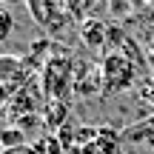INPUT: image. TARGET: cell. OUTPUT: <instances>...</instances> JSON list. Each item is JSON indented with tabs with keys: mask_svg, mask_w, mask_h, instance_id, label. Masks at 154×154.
Returning <instances> with one entry per match:
<instances>
[{
	"mask_svg": "<svg viewBox=\"0 0 154 154\" xmlns=\"http://www.w3.org/2000/svg\"><path fill=\"white\" fill-rule=\"evenodd\" d=\"M100 86L106 94H120L137 83V63L123 51H109L100 60Z\"/></svg>",
	"mask_w": 154,
	"mask_h": 154,
	"instance_id": "cell-1",
	"label": "cell"
},
{
	"mask_svg": "<svg viewBox=\"0 0 154 154\" xmlns=\"http://www.w3.org/2000/svg\"><path fill=\"white\" fill-rule=\"evenodd\" d=\"M43 88H46V97H51V100H63L69 94V88L74 91V66H72V57L69 54L46 60Z\"/></svg>",
	"mask_w": 154,
	"mask_h": 154,
	"instance_id": "cell-2",
	"label": "cell"
},
{
	"mask_svg": "<svg viewBox=\"0 0 154 154\" xmlns=\"http://www.w3.org/2000/svg\"><path fill=\"white\" fill-rule=\"evenodd\" d=\"M29 11H32L34 23L43 26L49 34H60L63 29L72 23L69 14V0H29Z\"/></svg>",
	"mask_w": 154,
	"mask_h": 154,
	"instance_id": "cell-3",
	"label": "cell"
},
{
	"mask_svg": "<svg viewBox=\"0 0 154 154\" xmlns=\"http://www.w3.org/2000/svg\"><path fill=\"white\" fill-rule=\"evenodd\" d=\"M32 83V66L26 57L17 54H0V91L6 97H14L20 88H26Z\"/></svg>",
	"mask_w": 154,
	"mask_h": 154,
	"instance_id": "cell-4",
	"label": "cell"
},
{
	"mask_svg": "<svg viewBox=\"0 0 154 154\" xmlns=\"http://www.w3.org/2000/svg\"><path fill=\"white\" fill-rule=\"evenodd\" d=\"M6 109H11V111H9L11 117L20 114V120H23V114H37V111L43 109V97H40V91H37V86H34V80L29 83L26 88H20V91L14 94V97L6 103Z\"/></svg>",
	"mask_w": 154,
	"mask_h": 154,
	"instance_id": "cell-5",
	"label": "cell"
},
{
	"mask_svg": "<svg viewBox=\"0 0 154 154\" xmlns=\"http://www.w3.org/2000/svg\"><path fill=\"white\" fill-rule=\"evenodd\" d=\"M80 37L88 49H103L106 40H109V26H106L100 17H88L86 23L80 26Z\"/></svg>",
	"mask_w": 154,
	"mask_h": 154,
	"instance_id": "cell-6",
	"label": "cell"
},
{
	"mask_svg": "<svg viewBox=\"0 0 154 154\" xmlns=\"http://www.w3.org/2000/svg\"><path fill=\"white\" fill-rule=\"evenodd\" d=\"M97 83H100V69L94 72L91 66H77L74 72V91L80 97H88L91 91H97Z\"/></svg>",
	"mask_w": 154,
	"mask_h": 154,
	"instance_id": "cell-7",
	"label": "cell"
},
{
	"mask_svg": "<svg viewBox=\"0 0 154 154\" xmlns=\"http://www.w3.org/2000/svg\"><path fill=\"white\" fill-rule=\"evenodd\" d=\"M94 149H97L100 154H120V149H123V131H114V128H97Z\"/></svg>",
	"mask_w": 154,
	"mask_h": 154,
	"instance_id": "cell-8",
	"label": "cell"
},
{
	"mask_svg": "<svg viewBox=\"0 0 154 154\" xmlns=\"http://www.w3.org/2000/svg\"><path fill=\"white\" fill-rule=\"evenodd\" d=\"M123 140L126 143H137V140H154V114L149 117H143V120H137V123H131L128 128H123Z\"/></svg>",
	"mask_w": 154,
	"mask_h": 154,
	"instance_id": "cell-9",
	"label": "cell"
},
{
	"mask_svg": "<svg viewBox=\"0 0 154 154\" xmlns=\"http://www.w3.org/2000/svg\"><path fill=\"white\" fill-rule=\"evenodd\" d=\"M23 143H26L23 128H14V126L3 128V137H0V146H3V149H20Z\"/></svg>",
	"mask_w": 154,
	"mask_h": 154,
	"instance_id": "cell-10",
	"label": "cell"
},
{
	"mask_svg": "<svg viewBox=\"0 0 154 154\" xmlns=\"http://www.w3.org/2000/svg\"><path fill=\"white\" fill-rule=\"evenodd\" d=\"M14 14H11V9L9 6H3V9H0V43H6V40L11 37V34H14Z\"/></svg>",
	"mask_w": 154,
	"mask_h": 154,
	"instance_id": "cell-11",
	"label": "cell"
},
{
	"mask_svg": "<svg viewBox=\"0 0 154 154\" xmlns=\"http://www.w3.org/2000/svg\"><path fill=\"white\" fill-rule=\"evenodd\" d=\"M140 100H143V106L154 114V77H149V80L140 83Z\"/></svg>",
	"mask_w": 154,
	"mask_h": 154,
	"instance_id": "cell-12",
	"label": "cell"
},
{
	"mask_svg": "<svg viewBox=\"0 0 154 154\" xmlns=\"http://www.w3.org/2000/svg\"><path fill=\"white\" fill-rule=\"evenodd\" d=\"M37 151H46V154H63L66 149H63V143H60L57 137H46V140H40Z\"/></svg>",
	"mask_w": 154,
	"mask_h": 154,
	"instance_id": "cell-13",
	"label": "cell"
},
{
	"mask_svg": "<svg viewBox=\"0 0 154 154\" xmlns=\"http://www.w3.org/2000/svg\"><path fill=\"white\" fill-rule=\"evenodd\" d=\"M0 3H3V6H9V9H11V6H26L29 0H0Z\"/></svg>",
	"mask_w": 154,
	"mask_h": 154,
	"instance_id": "cell-14",
	"label": "cell"
},
{
	"mask_svg": "<svg viewBox=\"0 0 154 154\" xmlns=\"http://www.w3.org/2000/svg\"><path fill=\"white\" fill-rule=\"evenodd\" d=\"M80 151H83V154H100L97 149H94V143H91V146H86V149H80Z\"/></svg>",
	"mask_w": 154,
	"mask_h": 154,
	"instance_id": "cell-15",
	"label": "cell"
},
{
	"mask_svg": "<svg viewBox=\"0 0 154 154\" xmlns=\"http://www.w3.org/2000/svg\"><path fill=\"white\" fill-rule=\"evenodd\" d=\"M6 103H9V97H6V94L0 91V109H6Z\"/></svg>",
	"mask_w": 154,
	"mask_h": 154,
	"instance_id": "cell-16",
	"label": "cell"
},
{
	"mask_svg": "<svg viewBox=\"0 0 154 154\" xmlns=\"http://www.w3.org/2000/svg\"><path fill=\"white\" fill-rule=\"evenodd\" d=\"M0 137H3V123H0Z\"/></svg>",
	"mask_w": 154,
	"mask_h": 154,
	"instance_id": "cell-17",
	"label": "cell"
},
{
	"mask_svg": "<svg viewBox=\"0 0 154 154\" xmlns=\"http://www.w3.org/2000/svg\"><path fill=\"white\" fill-rule=\"evenodd\" d=\"M0 9H3V3H0Z\"/></svg>",
	"mask_w": 154,
	"mask_h": 154,
	"instance_id": "cell-18",
	"label": "cell"
}]
</instances>
